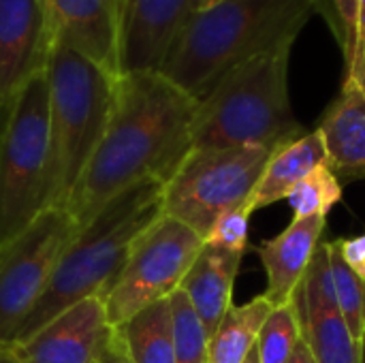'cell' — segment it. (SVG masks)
Masks as SVG:
<instances>
[{
  "mask_svg": "<svg viewBox=\"0 0 365 363\" xmlns=\"http://www.w3.org/2000/svg\"><path fill=\"white\" fill-rule=\"evenodd\" d=\"M197 107L199 101L163 73L118 77L107 128L64 208L77 231L130 186L173 178L192 152Z\"/></svg>",
  "mask_w": 365,
  "mask_h": 363,
  "instance_id": "cell-1",
  "label": "cell"
},
{
  "mask_svg": "<svg viewBox=\"0 0 365 363\" xmlns=\"http://www.w3.org/2000/svg\"><path fill=\"white\" fill-rule=\"evenodd\" d=\"M312 15V0H212L182 28L160 73L201 101L235 66L295 45Z\"/></svg>",
  "mask_w": 365,
  "mask_h": 363,
  "instance_id": "cell-2",
  "label": "cell"
},
{
  "mask_svg": "<svg viewBox=\"0 0 365 363\" xmlns=\"http://www.w3.org/2000/svg\"><path fill=\"white\" fill-rule=\"evenodd\" d=\"M163 190V182L143 180L109 201L88 227L77 231L60 257L47 289L17 329L13 344L30 338L73 304L107 295L133 244L165 214Z\"/></svg>",
  "mask_w": 365,
  "mask_h": 363,
  "instance_id": "cell-3",
  "label": "cell"
},
{
  "mask_svg": "<svg viewBox=\"0 0 365 363\" xmlns=\"http://www.w3.org/2000/svg\"><path fill=\"white\" fill-rule=\"evenodd\" d=\"M291 49L293 43H287L235 66L199 101L192 150H278L306 135L289 98Z\"/></svg>",
  "mask_w": 365,
  "mask_h": 363,
  "instance_id": "cell-4",
  "label": "cell"
},
{
  "mask_svg": "<svg viewBox=\"0 0 365 363\" xmlns=\"http://www.w3.org/2000/svg\"><path fill=\"white\" fill-rule=\"evenodd\" d=\"M49 86V210H64L111 116L118 77L75 49L53 43Z\"/></svg>",
  "mask_w": 365,
  "mask_h": 363,
  "instance_id": "cell-5",
  "label": "cell"
},
{
  "mask_svg": "<svg viewBox=\"0 0 365 363\" xmlns=\"http://www.w3.org/2000/svg\"><path fill=\"white\" fill-rule=\"evenodd\" d=\"M49 210V86L45 68L13 98L0 128V252Z\"/></svg>",
  "mask_w": 365,
  "mask_h": 363,
  "instance_id": "cell-6",
  "label": "cell"
},
{
  "mask_svg": "<svg viewBox=\"0 0 365 363\" xmlns=\"http://www.w3.org/2000/svg\"><path fill=\"white\" fill-rule=\"evenodd\" d=\"M274 152L259 145L192 150L165 184V216L188 225L205 240L222 214L248 203Z\"/></svg>",
  "mask_w": 365,
  "mask_h": 363,
  "instance_id": "cell-7",
  "label": "cell"
},
{
  "mask_svg": "<svg viewBox=\"0 0 365 363\" xmlns=\"http://www.w3.org/2000/svg\"><path fill=\"white\" fill-rule=\"evenodd\" d=\"M203 244L205 240L188 225L163 214L133 244L113 287L103 297L109 325L120 327L143 308L180 291Z\"/></svg>",
  "mask_w": 365,
  "mask_h": 363,
  "instance_id": "cell-8",
  "label": "cell"
},
{
  "mask_svg": "<svg viewBox=\"0 0 365 363\" xmlns=\"http://www.w3.org/2000/svg\"><path fill=\"white\" fill-rule=\"evenodd\" d=\"M75 235L66 210H45L0 252V347L13 344Z\"/></svg>",
  "mask_w": 365,
  "mask_h": 363,
  "instance_id": "cell-9",
  "label": "cell"
},
{
  "mask_svg": "<svg viewBox=\"0 0 365 363\" xmlns=\"http://www.w3.org/2000/svg\"><path fill=\"white\" fill-rule=\"evenodd\" d=\"M201 0H118V77L160 73Z\"/></svg>",
  "mask_w": 365,
  "mask_h": 363,
  "instance_id": "cell-10",
  "label": "cell"
},
{
  "mask_svg": "<svg viewBox=\"0 0 365 363\" xmlns=\"http://www.w3.org/2000/svg\"><path fill=\"white\" fill-rule=\"evenodd\" d=\"M115 327L109 325L101 297H86L24 342L4 347L17 363H98Z\"/></svg>",
  "mask_w": 365,
  "mask_h": 363,
  "instance_id": "cell-11",
  "label": "cell"
},
{
  "mask_svg": "<svg viewBox=\"0 0 365 363\" xmlns=\"http://www.w3.org/2000/svg\"><path fill=\"white\" fill-rule=\"evenodd\" d=\"M51 49L43 0H0V109L45 68Z\"/></svg>",
  "mask_w": 365,
  "mask_h": 363,
  "instance_id": "cell-12",
  "label": "cell"
},
{
  "mask_svg": "<svg viewBox=\"0 0 365 363\" xmlns=\"http://www.w3.org/2000/svg\"><path fill=\"white\" fill-rule=\"evenodd\" d=\"M51 45H64L118 77V0H43Z\"/></svg>",
  "mask_w": 365,
  "mask_h": 363,
  "instance_id": "cell-13",
  "label": "cell"
},
{
  "mask_svg": "<svg viewBox=\"0 0 365 363\" xmlns=\"http://www.w3.org/2000/svg\"><path fill=\"white\" fill-rule=\"evenodd\" d=\"M325 225V216L291 220L280 235L259 246V257L267 274V289L263 295L274 308L295 297L321 244Z\"/></svg>",
  "mask_w": 365,
  "mask_h": 363,
  "instance_id": "cell-14",
  "label": "cell"
},
{
  "mask_svg": "<svg viewBox=\"0 0 365 363\" xmlns=\"http://www.w3.org/2000/svg\"><path fill=\"white\" fill-rule=\"evenodd\" d=\"M242 259L244 255L240 252H229L203 244L201 252L180 285V291L188 297L207 338L214 336L220 321L233 306V285Z\"/></svg>",
  "mask_w": 365,
  "mask_h": 363,
  "instance_id": "cell-15",
  "label": "cell"
},
{
  "mask_svg": "<svg viewBox=\"0 0 365 363\" xmlns=\"http://www.w3.org/2000/svg\"><path fill=\"white\" fill-rule=\"evenodd\" d=\"M327 165L340 182L365 180V96L342 86L340 96L325 111L319 128Z\"/></svg>",
  "mask_w": 365,
  "mask_h": 363,
  "instance_id": "cell-16",
  "label": "cell"
},
{
  "mask_svg": "<svg viewBox=\"0 0 365 363\" xmlns=\"http://www.w3.org/2000/svg\"><path fill=\"white\" fill-rule=\"evenodd\" d=\"M325 163L327 152L319 131L306 133L299 139L280 145L269 156L265 171L248 199V210L257 212L287 199L308 173Z\"/></svg>",
  "mask_w": 365,
  "mask_h": 363,
  "instance_id": "cell-17",
  "label": "cell"
},
{
  "mask_svg": "<svg viewBox=\"0 0 365 363\" xmlns=\"http://www.w3.org/2000/svg\"><path fill=\"white\" fill-rule=\"evenodd\" d=\"M133 363H175L171 302L160 300L115 327Z\"/></svg>",
  "mask_w": 365,
  "mask_h": 363,
  "instance_id": "cell-18",
  "label": "cell"
},
{
  "mask_svg": "<svg viewBox=\"0 0 365 363\" xmlns=\"http://www.w3.org/2000/svg\"><path fill=\"white\" fill-rule=\"evenodd\" d=\"M299 306L304 342L308 344L317 363H364V347L353 338L338 308L304 306L295 293Z\"/></svg>",
  "mask_w": 365,
  "mask_h": 363,
  "instance_id": "cell-19",
  "label": "cell"
},
{
  "mask_svg": "<svg viewBox=\"0 0 365 363\" xmlns=\"http://www.w3.org/2000/svg\"><path fill=\"white\" fill-rule=\"evenodd\" d=\"M272 310L274 306L265 295H259L244 306H231L207 342L210 363H244L257 347L259 332Z\"/></svg>",
  "mask_w": 365,
  "mask_h": 363,
  "instance_id": "cell-20",
  "label": "cell"
},
{
  "mask_svg": "<svg viewBox=\"0 0 365 363\" xmlns=\"http://www.w3.org/2000/svg\"><path fill=\"white\" fill-rule=\"evenodd\" d=\"M304 338L299 306L295 297L276 306L257 338V353L261 363H289L293 351Z\"/></svg>",
  "mask_w": 365,
  "mask_h": 363,
  "instance_id": "cell-21",
  "label": "cell"
},
{
  "mask_svg": "<svg viewBox=\"0 0 365 363\" xmlns=\"http://www.w3.org/2000/svg\"><path fill=\"white\" fill-rule=\"evenodd\" d=\"M329 248V263H331V276L336 287V300L338 310L349 325L353 338L364 347L365 340V280L359 278L342 259L338 240L327 242Z\"/></svg>",
  "mask_w": 365,
  "mask_h": 363,
  "instance_id": "cell-22",
  "label": "cell"
},
{
  "mask_svg": "<svg viewBox=\"0 0 365 363\" xmlns=\"http://www.w3.org/2000/svg\"><path fill=\"white\" fill-rule=\"evenodd\" d=\"M293 208V220L325 216L334 210V205L342 199V182L329 169V165L317 167L308 173L287 197Z\"/></svg>",
  "mask_w": 365,
  "mask_h": 363,
  "instance_id": "cell-23",
  "label": "cell"
},
{
  "mask_svg": "<svg viewBox=\"0 0 365 363\" xmlns=\"http://www.w3.org/2000/svg\"><path fill=\"white\" fill-rule=\"evenodd\" d=\"M173 312V340H175V363H210L207 357V334L192 310L188 297L175 291L171 297Z\"/></svg>",
  "mask_w": 365,
  "mask_h": 363,
  "instance_id": "cell-24",
  "label": "cell"
},
{
  "mask_svg": "<svg viewBox=\"0 0 365 363\" xmlns=\"http://www.w3.org/2000/svg\"><path fill=\"white\" fill-rule=\"evenodd\" d=\"M344 56V71L351 66L357 45V0H312Z\"/></svg>",
  "mask_w": 365,
  "mask_h": 363,
  "instance_id": "cell-25",
  "label": "cell"
},
{
  "mask_svg": "<svg viewBox=\"0 0 365 363\" xmlns=\"http://www.w3.org/2000/svg\"><path fill=\"white\" fill-rule=\"evenodd\" d=\"M250 216L252 212L248 210V203L222 214L212 231L205 237V244L229 250V252H240L244 255L248 248V229H250Z\"/></svg>",
  "mask_w": 365,
  "mask_h": 363,
  "instance_id": "cell-26",
  "label": "cell"
},
{
  "mask_svg": "<svg viewBox=\"0 0 365 363\" xmlns=\"http://www.w3.org/2000/svg\"><path fill=\"white\" fill-rule=\"evenodd\" d=\"M338 248H340L344 263L359 278L365 280V233L357 237H349V240H338Z\"/></svg>",
  "mask_w": 365,
  "mask_h": 363,
  "instance_id": "cell-27",
  "label": "cell"
},
{
  "mask_svg": "<svg viewBox=\"0 0 365 363\" xmlns=\"http://www.w3.org/2000/svg\"><path fill=\"white\" fill-rule=\"evenodd\" d=\"M344 86L355 88L357 92H361L365 96V41L361 43V47L357 49L351 66L344 71Z\"/></svg>",
  "mask_w": 365,
  "mask_h": 363,
  "instance_id": "cell-28",
  "label": "cell"
},
{
  "mask_svg": "<svg viewBox=\"0 0 365 363\" xmlns=\"http://www.w3.org/2000/svg\"><path fill=\"white\" fill-rule=\"evenodd\" d=\"M98 363H133L130 362V357H128V351H126L124 340H122V336H120L118 329L113 332V338H111V342H109V347H107L103 359Z\"/></svg>",
  "mask_w": 365,
  "mask_h": 363,
  "instance_id": "cell-29",
  "label": "cell"
},
{
  "mask_svg": "<svg viewBox=\"0 0 365 363\" xmlns=\"http://www.w3.org/2000/svg\"><path fill=\"white\" fill-rule=\"evenodd\" d=\"M365 41V0H357V45H355V53L361 47ZM355 58V56H353Z\"/></svg>",
  "mask_w": 365,
  "mask_h": 363,
  "instance_id": "cell-30",
  "label": "cell"
},
{
  "mask_svg": "<svg viewBox=\"0 0 365 363\" xmlns=\"http://www.w3.org/2000/svg\"><path fill=\"white\" fill-rule=\"evenodd\" d=\"M289 363H317L314 362V357H312V353H310V349H308V344L304 342V338H302V342L297 344V349L293 351Z\"/></svg>",
  "mask_w": 365,
  "mask_h": 363,
  "instance_id": "cell-31",
  "label": "cell"
},
{
  "mask_svg": "<svg viewBox=\"0 0 365 363\" xmlns=\"http://www.w3.org/2000/svg\"><path fill=\"white\" fill-rule=\"evenodd\" d=\"M0 363H17V362H15V357H13L4 347H0Z\"/></svg>",
  "mask_w": 365,
  "mask_h": 363,
  "instance_id": "cell-32",
  "label": "cell"
},
{
  "mask_svg": "<svg viewBox=\"0 0 365 363\" xmlns=\"http://www.w3.org/2000/svg\"><path fill=\"white\" fill-rule=\"evenodd\" d=\"M244 363H261L259 362V353H257V347L248 353V357L244 359Z\"/></svg>",
  "mask_w": 365,
  "mask_h": 363,
  "instance_id": "cell-33",
  "label": "cell"
},
{
  "mask_svg": "<svg viewBox=\"0 0 365 363\" xmlns=\"http://www.w3.org/2000/svg\"><path fill=\"white\" fill-rule=\"evenodd\" d=\"M6 111H9V109H6ZM6 111H2V109H0V128H2V122H4V116H6Z\"/></svg>",
  "mask_w": 365,
  "mask_h": 363,
  "instance_id": "cell-34",
  "label": "cell"
},
{
  "mask_svg": "<svg viewBox=\"0 0 365 363\" xmlns=\"http://www.w3.org/2000/svg\"><path fill=\"white\" fill-rule=\"evenodd\" d=\"M201 2H203V4H207V2H212V0H201Z\"/></svg>",
  "mask_w": 365,
  "mask_h": 363,
  "instance_id": "cell-35",
  "label": "cell"
},
{
  "mask_svg": "<svg viewBox=\"0 0 365 363\" xmlns=\"http://www.w3.org/2000/svg\"><path fill=\"white\" fill-rule=\"evenodd\" d=\"M364 355H365V340H364Z\"/></svg>",
  "mask_w": 365,
  "mask_h": 363,
  "instance_id": "cell-36",
  "label": "cell"
}]
</instances>
